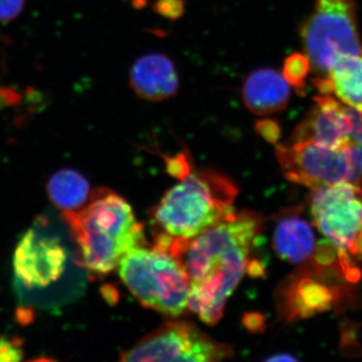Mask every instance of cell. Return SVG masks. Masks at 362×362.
Segmentation results:
<instances>
[{"label": "cell", "mask_w": 362, "mask_h": 362, "mask_svg": "<svg viewBox=\"0 0 362 362\" xmlns=\"http://www.w3.org/2000/svg\"><path fill=\"white\" fill-rule=\"evenodd\" d=\"M25 0H0V23L16 20L25 8Z\"/></svg>", "instance_id": "cell-19"}, {"label": "cell", "mask_w": 362, "mask_h": 362, "mask_svg": "<svg viewBox=\"0 0 362 362\" xmlns=\"http://www.w3.org/2000/svg\"><path fill=\"white\" fill-rule=\"evenodd\" d=\"M243 101L251 113L270 116L284 110L291 97V86L273 69H259L245 81Z\"/></svg>", "instance_id": "cell-14"}, {"label": "cell", "mask_w": 362, "mask_h": 362, "mask_svg": "<svg viewBox=\"0 0 362 362\" xmlns=\"http://www.w3.org/2000/svg\"><path fill=\"white\" fill-rule=\"evenodd\" d=\"M313 225L340 252L354 257L362 238V188L340 182L312 189Z\"/></svg>", "instance_id": "cell-7"}, {"label": "cell", "mask_w": 362, "mask_h": 362, "mask_svg": "<svg viewBox=\"0 0 362 362\" xmlns=\"http://www.w3.org/2000/svg\"><path fill=\"white\" fill-rule=\"evenodd\" d=\"M23 354V347L18 340L0 338V362L21 361Z\"/></svg>", "instance_id": "cell-18"}, {"label": "cell", "mask_w": 362, "mask_h": 362, "mask_svg": "<svg viewBox=\"0 0 362 362\" xmlns=\"http://www.w3.org/2000/svg\"><path fill=\"white\" fill-rule=\"evenodd\" d=\"M117 268L124 284L143 306L173 317L187 308L189 278L168 252L156 247H135Z\"/></svg>", "instance_id": "cell-4"}, {"label": "cell", "mask_w": 362, "mask_h": 362, "mask_svg": "<svg viewBox=\"0 0 362 362\" xmlns=\"http://www.w3.org/2000/svg\"><path fill=\"white\" fill-rule=\"evenodd\" d=\"M315 106L293 133L291 142H314L341 147L350 142L349 122L345 104L331 95L314 98Z\"/></svg>", "instance_id": "cell-11"}, {"label": "cell", "mask_w": 362, "mask_h": 362, "mask_svg": "<svg viewBox=\"0 0 362 362\" xmlns=\"http://www.w3.org/2000/svg\"><path fill=\"white\" fill-rule=\"evenodd\" d=\"M313 83L320 94L335 96L343 104L362 110V54L338 59L325 76Z\"/></svg>", "instance_id": "cell-15"}, {"label": "cell", "mask_w": 362, "mask_h": 362, "mask_svg": "<svg viewBox=\"0 0 362 362\" xmlns=\"http://www.w3.org/2000/svg\"><path fill=\"white\" fill-rule=\"evenodd\" d=\"M297 359L295 358L294 356H291V354H276V356L269 357L267 359V361L272 362H283V361H296Z\"/></svg>", "instance_id": "cell-24"}, {"label": "cell", "mask_w": 362, "mask_h": 362, "mask_svg": "<svg viewBox=\"0 0 362 362\" xmlns=\"http://www.w3.org/2000/svg\"><path fill=\"white\" fill-rule=\"evenodd\" d=\"M178 84L175 64L164 54L143 56L131 68V88L146 101L160 102L175 97Z\"/></svg>", "instance_id": "cell-12"}, {"label": "cell", "mask_w": 362, "mask_h": 362, "mask_svg": "<svg viewBox=\"0 0 362 362\" xmlns=\"http://www.w3.org/2000/svg\"><path fill=\"white\" fill-rule=\"evenodd\" d=\"M230 345L207 337L187 321H168L121 354L122 361L216 362L230 358Z\"/></svg>", "instance_id": "cell-6"}, {"label": "cell", "mask_w": 362, "mask_h": 362, "mask_svg": "<svg viewBox=\"0 0 362 362\" xmlns=\"http://www.w3.org/2000/svg\"><path fill=\"white\" fill-rule=\"evenodd\" d=\"M166 166H168L169 175L180 180L190 175L189 161L187 160L185 154L181 153L175 157H169L168 160L166 161Z\"/></svg>", "instance_id": "cell-20"}, {"label": "cell", "mask_w": 362, "mask_h": 362, "mask_svg": "<svg viewBox=\"0 0 362 362\" xmlns=\"http://www.w3.org/2000/svg\"><path fill=\"white\" fill-rule=\"evenodd\" d=\"M69 262L70 251L63 239L45 232L40 223L30 228L16 247L14 276L25 289H47L65 276Z\"/></svg>", "instance_id": "cell-9"}, {"label": "cell", "mask_w": 362, "mask_h": 362, "mask_svg": "<svg viewBox=\"0 0 362 362\" xmlns=\"http://www.w3.org/2000/svg\"><path fill=\"white\" fill-rule=\"evenodd\" d=\"M257 129H258L259 134L272 143L277 142L279 138H280V127H279L278 124L273 122V121H261V122L257 124Z\"/></svg>", "instance_id": "cell-22"}, {"label": "cell", "mask_w": 362, "mask_h": 362, "mask_svg": "<svg viewBox=\"0 0 362 362\" xmlns=\"http://www.w3.org/2000/svg\"><path fill=\"white\" fill-rule=\"evenodd\" d=\"M262 226L258 214L244 211L192 239L157 233L154 247L173 255L185 268L190 284L187 307L204 323L221 320L245 274L261 263L251 256L261 242Z\"/></svg>", "instance_id": "cell-1"}, {"label": "cell", "mask_w": 362, "mask_h": 362, "mask_svg": "<svg viewBox=\"0 0 362 362\" xmlns=\"http://www.w3.org/2000/svg\"><path fill=\"white\" fill-rule=\"evenodd\" d=\"M156 8L163 16L175 18L182 13L183 4L181 0H159Z\"/></svg>", "instance_id": "cell-21"}, {"label": "cell", "mask_w": 362, "mask_h": 362, "mask_svg": "<svg viewBox=\"0 0 362 362\" xmlns=\"http://www.w3.org/2000/svg\"><path fill=\"white\" fill-rule=\"evenodd\" d=\"M273 247L279 258L293 265L304 266L315 256L318 243L310 223L299 209L281 214L273 232Z\"/></svg>", "instance_id": "cell-13"}, {"label": "cell", "mask_w": 362, "mask_h": 362, "mask_svg": "<svg viewBox=\"0 0 362 362\" xmlns=\"http://www.w3.org/2000/svg\"><path fill=\"white\" fill-rule=\"evenodd\" d=\"M276 156L285 177L311 189L351 181L349 143L328 147L309 141L291 142L279 145Z\"/></svg>", "instance_id": "cell-8"}, {"label": "cell", "mask_w": 362, "mask_h": 362, "mask_svg": "<svg viewBox=\"0 0 362 362\" xmlns=\"http://www.w3.org/2000/svg\"><path fill=\"white\" fill-rule=\"evenodd\" d=\"M47 192L49 201L64 214L76 213L89 201V181L74 169H62L47 181Z\"/></svg>", "instance_id": "cell-16"}, {"label": "cell", "mask_w": 362, "mask_h": 362, "mask_svg": "<svg viewBox=\"0 0 362 362\" xmlns=\"http://www.w3.org/2000/svg\"><path fill=\"white\" fill-rule=\"evenodd\" d=\"M64 216L77 243L81 264L95 275H108L128 252L144 247V230L132 207L110 190L95 192L89 204Z\"/></svg>", "instance_id": "cell-2"}, {"label": "cell", "mask_w": 362, "mask_h": 362, "mask_svg": "<svg viewBox=\"0 0 362 362\" xmlns=\"http://www.w3.org/2000/svg\"><path fill=\"white\" fill-rule=\"evenodd\" d=\"M238 188L214 170L190 173L170 188L153 209L158 233L189 240L235 216Z\"/></svg>", "instance_id": "cell-3"}, {"label": "cell", "mask_w": 362, "mask_h": 362, "mask_svg": "<svg viewBox=\"0 0 362 362\" xmlns=\"http://www.w3.org/2000/svg\"><path fill=\"white\" fill-rule=\"evenodd\" d=\"M311 70L323 77L335 62L361 54L354 0H316L315 7L300 28Z\"/></svg>", "instance_id": "cell-5"}, {"label": "cell", "mask_w": 362, "mask_h": 362, "mask_svg": "<svg viewBox=\"0 0 362 362\" xmlns=\"http://www.w3.org/2000/svg\"><path fill=\"white\" fill-rule=\"evenodd\" d=\"M334 276L346 280L340 271L318 268L312 264L301 266L279 292L278 305L283 318L287 321L309 318L337 306L341 300V291L329 282Z\"/></svg>", "instance_id": "cell-10"}, {"label": "cell", "mask_w": 362, "mask_h": 362, "mask_svg": "<svg viewBox=\"0 0 362 362\" xmlns=\"http://www.w3.org/2000/svg\"><path fill=\"white\" fill-rule=\"evenodd\" d=\"M247 327L250 330H263L264 329V318L261 315H255L252 314L247 317V320H245Z\"/></svg>", "instance_id": "cell-23"}, {"label": "cell", "mask_w": 362, "mask_h": 362, "mask_svg": "<svg viewBox=\"0 0 362 362\" xmlns=\"http://www.w3.org/2000/svg\"><path fill=\"white\" fill-rule=\"evenodd\" d=\"M310 70V62L306 54L295 52L285 59L282 75L292 88L302 90L306 87V80Z\"/></svg>", "instance_id": "cell-17"}]
</instances>
